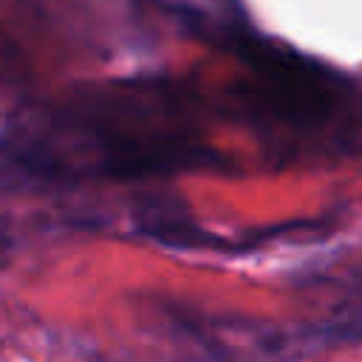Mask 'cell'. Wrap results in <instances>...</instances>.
<instances>
[{"instance_id":"cell-1","label":"cell","mask_w":362,"mask_h":362,"mask_svg":"<svg viewBox=\"0 0 362 362\" xmlns=\"http://www.w3.org/2000/svg\"><path fill=\"white\" fill-rule=\"evenodd\" d=\"M328 334L334 337V339H362V308H356V311H351V314H345L342 320H337V322H331L328 325Z\"/></svg>"}]
</instances>
